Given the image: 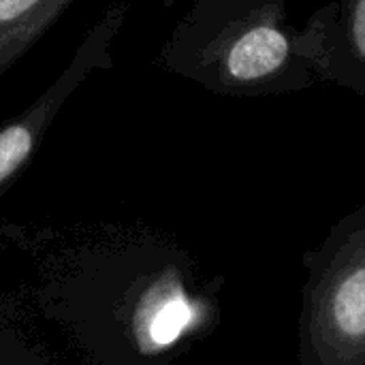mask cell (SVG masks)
I'll return each instance as SVG.
<instances>
[{
	"label": "cell",
	"mask_w": 365,
	"mask_h": 365,
	"mask_svg": "<svg viewBox=\"0 0 365 365\" xmlns=\"http://www.w3.org/2000/svg\"><path fill=\"white\" fill-rule=\"evenodd\" d=\"M289 0H199L178 43L180 68L220 94L269 96L319 81L306 30Z\"/></svg>",
	"instance_id": "cell-1"
},
{
	"label": "cell",
	"mask_w": 365,
	"mask_h": 365,
	"mask_svg": "<svg viewBox=\"0 0 365 365\" xmlns=\"http://www.w3.org/2000/svg\"><path fill=\"white\" fill-rule=\"evenodd\" d=\"M126 6L124 2L111 4L105 15L88 30L79 43L73 60L62 71V75L17 118L6 122L0 128V184L13 178L24 163L32 156L47 128L51 126L60 107L68 96L86 81V77L101 66H109V45L120 32L124 21Z\"/></svg>",
	"instance_id": "cell-2"
},
{
	"label": "cell",
	"mask_w": 365,
	"mask_h": 365,
	"mask_svg": "<svg viewBox=\"0 0 365 365\" xmlns=\"http://www.w3.org/2000/svg\"><path fill=\"white\" fill-rule=\"evenodd\" d=\"M304 30L319 81L365 94V0H331Z\"/></svg>",
	"instance_id": "cell-3"
},
{
	"label": "cell",
	"mask_w": 365,
	"mask_h": 365,
	"mask_svg": "<svg viewBox=\"0 0 365 365\" xmlns=\"http://www.w3.org/2000/svg\"><path fill=\"white\" fill-rule=\"evenodd\" d=\"M73 0H0V75L6 73Z\"/></svg>",
	"instance_id": "cell-4"
},
{
	"label": "cell",
	"mask_w": 365,
	"mask_h": 365,
	"mask_svg": "<svg viewBox=\"0 0 365 365\" xmlns=\"http://www.w3.org/2000/svg\"><path fill=\"white\" fill-rule=\"evenodd\" d=\"M334 319L346 336H365V267L353 272L338 289Z\"/></svg>",
	"instance_id": "cell-5"
},
{
	"label": "cell",
	"mask_w": 365,
	"mask_h": 365,
	"mask_svg": "<svg viewBox=\"0 0 365 365\" xmlns=\"http://www.w3.org/2000/svg\"><path fill=\"white\" fill-rule=\"evenodd\" d=\"M190 321V308L184 299H173L158 310L150 325V336L156 344H171Z\"/></svg>",
	"instance_id": "cell-6"
}]
</instances>
